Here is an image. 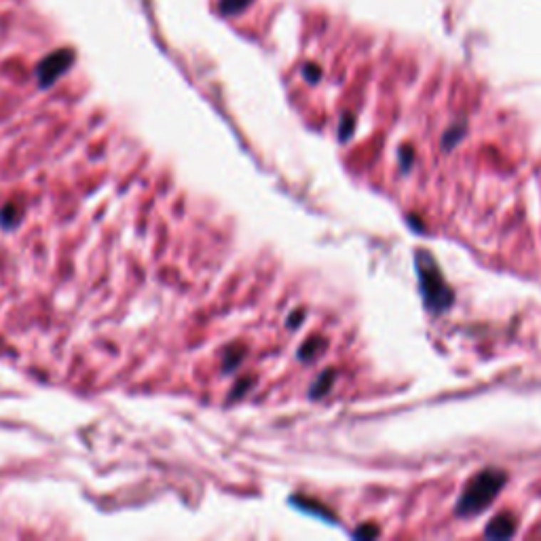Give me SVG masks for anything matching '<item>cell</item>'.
<instances>
[{
    "label": "cell",
    "mask_w": 541,
    "mask_h": 541,
    "mask_svg": "<svg viewBox=\"0 0 541 541\" xmlns=\"http://www.w3.org/2000/svg\"><path fill=\"white\" fill-rule=\"evenodd\" d=\"M499 484H501V478L497 474H484L478 480H474V484L470 486V490L465 493L463 505L470 507V510L480 507L482 503H486L495 495V490L499 488Z\"/></svg>",
    "instance_id": "6da1fadb"
}]
</instances>
